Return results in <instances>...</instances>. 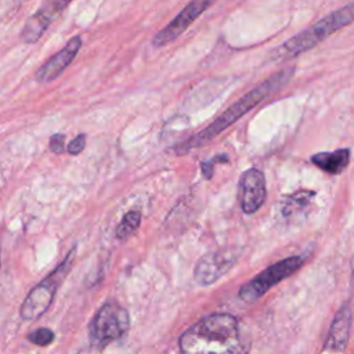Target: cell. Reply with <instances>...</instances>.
<instances>
[{
	"instance_id": "cell-7",
	"label": "cell",
	"mask_w": 354,
	"mask_h": 354,
	"mask_svg": "<svg viewBox=\"0 0 354 354\" xmlns=\"http://www.w3.org/2000/svg\"><path fill=\"white\" fill-rule=\"evenodd\" d=\"M238 257L239 250L236 248H223L203 254L194 270L195 281L202 286L214 283L234 267Z\"/></svg>"
},
{
	"instance_id": "cell-10",
	"label": "cell",
	"mask_w": 354,
	"mask_h": 354,
	"mask_svg": "<svg viewBox=\"0 0 354 354\" xmlns=\"http://www.w3.org/2000/svg\"><path fill=\"white\" fill-rule=\"evenodd\" d=\"M267 195L264 174L252 167L242 173L238 183V201L246 214L257 212L264 203Z\"/></svg>"
},
{
	"instance_id": "cell-16",
	"label": "cell",
	"mask_w": 354,
	"mask_h": 354,
	"mask_svg": "<svg viewBox=\"0 0 354 354\" xmlns=\"http://www.w3.org/2000/svg\"><path fill=\"white\" fill-rule=\"evenodd\" d=\"M54 332L48 328H39L28 335V340L37 346H48L54 340Z\"/></svg>"
},
{
	"instance_id": "cell-1",
	"label": "cell",
	"mask_w": 354,
	"mask_h": 354,
	"mask_svg": "<svg viewBox=\"0 0 354 354\" xmlns=\"http://www.w3.org/2000/svg\"><path fill=\"white\" fill-rule=\"evenodd\" d=\"M238 319L227 313H216L201 318L180 336L183 353H242L246 351Z\"/></svg>"
},
{
	"instance_id": "cell-9",
	"label": "cell",
	"mask_w": 354,
	"mask_h": 354,
	"mask_svg": "<svg viewBox=\"0 0 354 354\" xmlns=\"http://www.w3.org/2000/svg\"><path fill=\"white\" fill-rule=\"evenodd\" d=\"M71 1L72 0H44L41 6L26 19L21 30V40L25 44L36 43Z\"/></svg>"
},
{
	"instance_id": "cell-15",
	"label": "cell",
	"mask_w": 354,
	"mask_h": 354,
	"mask_svg": "<svg viewBox=\"0 0 354 354\" xmlns=\"http://www.w3.org/2000/svg\"><path fill=\"white\" fill-rule=\"evenodd\" d=\"M140 223H141V213L138 210L127 212L122 217L120 223L118 224V227L115 230L116 238L120 241L129 238L130 235H133L137 231V228L140 227Z\"/></svg>"
},
{
	"instance_id": "cell-6",
	"label": "cell",
	"mask_w": 354,
	"mask_h": 354,
	"mask_svg": "<svg viewBox=\"0 0 354 354\" xmlns=\"http://www.w3.org/2000/svg\"><path fill=\"white\" fill-rule=\"evenodd\" d=\"M303 264L300 256H290L281 261H277L252 278L249 282L242 285L239 289V297L243 301H254L274 285L279 283L293 272H296Z\"/></svg>"
},
{
	"instance_id": "cell-14",
	"label": "cell",
	"mask_w": 354,
	"mask_h": 354,
	"mask_svg": "<svg viewBox=\"0 0 354 354\" xmlns=\"http://www.w3.org/2000/svg\"><path fill=\"white\" fill-rule=\"evenodd\" d=\"M314 196H315V192L308 189H300L290 195H286L283 198L282 207H281L283 217L288 220V218H295L300 216L303 212H306V209L308 207Z\"/></svg>"
},
{
	"instance_id": "cell-3",
	"label": "cell",
	"mask_w": 354,
	"mask_h": 354,
	"mask_svg": "<svg viewBox=\"0 0 354 354\" xmlns=\"http://www.w3.org/2000/svg\"><path fill=\"white\" fill-rule=\"evenodd\" d=\"M354 22V1H350L313 24L310 28L296 33L270 54V61L281 62L292 59L324 41L326 37Z\"/></svg>"
},
{
	"instance_id": "cell-5",
	"label": "cell",
	"mask_w": 354,
	"mask_h": 354,
	"mask_svg": "<svg viewBox=\"0 0 354 354\" xmlns=\"http://www.w3.org/2000/svg\"><path fill=\"white\" fill-rule=\"evenodd\" d=\"M130 326V317L126 308L116 301H108L101 306L88 325L90 343L95 347H104L111 342L120 339Z\"/></svg>"
},
{
	"instance_id": "cell-13",
	"label": "cell",
	"mask_w": 354,
	"mask_h": 354,
	"mask_svg": "<svg viewBox=\"0 0 354 354\" xmlns=\"http://www.w3.org/2000/svg\"><path fill=\"white\" fill-rule=\"evenodd\" d=\"M311 162L329 174H340L350 162V149L340 148L332 152H318L311 156Z\"/></svg>"
},
{
	"instance_id": "cell-19",
	"label": "cell",
	"mask_w": 354,
	"mask_h": 354,
	"mask_svg": "<svg viewBox=\"0 0 354 354\" xmlns=\"http://www.w3.org/2000/svg\"><path fill=\"white\" fill-rule=\"evenodd\" d=\"M86 147V136L77 134L66 147V151L69 155H79Z\"/></svg>"
},
{
	"instance_id": "cell-4",
	"label": "cell",
	"mask_w": 354,
	"mask_h": 354,
	"mask_svg": "<svg viewBox=\"0 0 354 354\" xmlns=\"http://www.w3.org/2000/svg\"><path fill=\"white\" fill-rule=\"evenodd\" d=\"M76 249L73 248L65 256V259L41 281L39 282L25 297L21 306V317L25 321H33L40 318L50 307L58 286L62 283L75 260Z\"/></svg>"
},
{
	"instance_id": "cell-2",
	"label": "cell",
	"mask_w": 354,
	"mask_h": 354,
	"mask_svg": "<svg viewBox=\"0 0 354 354\" xmlns=\"http://www.w3.org/2000/svg\"><path fill=\"white\" fill-rule=\"evenodd\" d=\"M293 72H295L293 68H286V69H282V71L271 75L268 79H266L264 82L257 84L254 88H252L243 97H241L236 102H234L231 106H228L207 127H205L199 133L191 136L189 138H187L185 141L178 144L176 147V152L178 155H183L194 148L207 144L210 140H213L216 136H218L223 130L230 127L232 123H235L243 115H246L249 111H252L254 106H257L263 100H266L268 95H271L279 87H282L292 77Z\"/></svg>"
},
{
	"instance_id": "cell-20",
	"label": "cell",
	"mask_w": 354,
	"mask_h": 354,
	"mask_svg": "<svg viewBox=\"0 0 354 354\" xmlns=\"http://www.w3.org/2000/svg\"><path fill=\"white\" fill-rule=\"evenodd\" d=\"M351 272H353V277H354V256L351 257Z\"/></svg>"
},
{
	"instance_id": "cell-18",
	"label": "cell",
	"mask_w": 354,
	"mask_h": 354,
	"mask_svg": "<svg viewBox=\"0 0 354 354\" xmlns=\"http://www.w3.org/2000/svg\"><path fill=\"white\" fill-rule=\"evenodd\" d=\"M48 147L51 149V152L59 155L65 151V136L61 133H55L50 137L48 140Z\"/></svg>"
},
{
	"instance_id": "cell-12",
	"label": "cell",
	"mask_w": 354,
	"mask_h": 354,
	"mask_svg": "<svg viewBox=\"0 0 354 354\" xmlns=\"http://www.w3.org/2000/svg\"><path fill=\"white\" fill-rule=\"evenodd\" d=\"M353 311L348 303H344L340 310L336 313L322 351H344L347 347L350 328H351Z\"/></svg>"
},
{
	"instance_id": "cell-11",
	"label": "cell",
	"mask_w": 354,
	"mask_h": 354,
	"mask_svg": "<svg viewBox=\"0 0 354 354\" xmlns=\"http://www.w3.org/2000/svg\"><path fill=\"white\" fill-rule=\"evenodd\" d=\"M82 47L80 36H75L69 39V41L57 51L53 57H50L36 72V80L39 83H48L55 80L75 59L76 54Z\"/></svg>"
},
{
	"instance_id": "cell-8",
	"label": "cell",
	"mask_w": 354,
	"mask_h": 354,
	"mask_svg": "<svg viewBox=\"0 0 354 354\" xmlns=\"http://www.w3.org/2000/svg\"><path fill=\"white\" fill-rule=\"evenodd\" d=\"M216 0H189L185 7L152 39L153 47H163L174 41L189 25L196 21Z\"/></svg>"
},
{
	"instance_id": "cell-17",
	"label": "cell",
	"mask_w": 354,
	"mask_h": 354,
	"mask_svg": "<svg viewBox=\"0 0 354 354\" xmlns=\"http://www.w3.org/2000/svg\"><path fill=\"white\" fill-rule=\"evenodd\" d=\"M230 159H228V156L225 155V153H220V155H216L214 158H212V159H209V160H206V162H202L201 163V169H202V173H203V176H205V178H212V176H213V169H214V163H220V162H224V163H227Z\"/></svg>"
}]
</instances>
